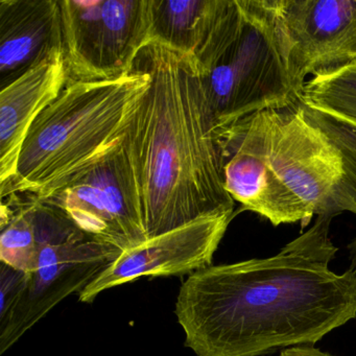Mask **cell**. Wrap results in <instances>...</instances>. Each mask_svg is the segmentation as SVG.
<instances>
[{"mask_svg": "<svg viewBox=\"0 0 356 356\" xmlns=\"http://www.w3.org/2000/svg\"><path fill=\"white\" fill-rule=\"evenodd\" d=\"M195 58L218 130L300 99L274 0H226Z\"/></svg>", "mask_w": 356, "mask_h": 356, "instance_id": "obj_4", "label": "cell"}, {"mask_svg": "<svg viewBox=\"0 0 356 356\" xmlns=\"http://www.w3.org/2000/svg\"><path fill=\"white\" fill-rule=\"evenodd\" d=\"M280 356H335L314 347H295L283 350Z\"/></svg>", "mask_w": 356, "mask_h": 356, "instance_id": "obj_16", "label": "cell"}, {"mask_svg": "<svg viewBox=\"0 0 356 356\" xmlns=\"http://www.w3.org/2000/svg\"><path fill=\"white\" fill-rule=\"evenodd\" d=\"M134 67L149 76L122 145L147 239L202 218L234 213L225 189L218 129L193 56L157 41Z\"/></svg>", "mask_w": 356, "mask_h": 356, "instance_id": "obj_2", "label": "cell"}, {"mask_svg": "<svg viewBox=\"0 0 356 356\" xmlns=\"http://www.w3.org/2000/svg\"><path fill=\"white\" fill-rule=\"evenodd\" d=\"M289 70L302 92L308 76L356 63V0H274Z\"/></svg>", "mask_w": 356, "mask_h": 356, "instance_id": "obj_9", "label": "cell"}, {"mask_svg": "<svg viewBox=\"0 0 356 356\" xmlns=\"http://www.w3.org/2000/svg\"><path fill=\"white\" fill-rule=\"evenodd\" d=\"M225 189L274 226L356 216V129L299 99L218 130Z\"/></svg>", "mask_w": 356, "mask_h": 356, "instance_id": "obj_3", "label": "cell"}, {"mask_svg": "<svg viewBox=\"0 0 356 356\" xmlns=\"http://www.w3.org/2000/svg\"><path fill=\"white\" fill-rule=\"evenodd\" d=\"M332 218L318 216L272 257L193 273L175 309L186 347L197 356L266 355L314 347L355 318L356 270L329 268Z\"/></svg>", "mask_w": 356, "mask_h": 356, "instance_id": "obj_1", "label": "cell"}, {"mask_svg": "<svg viewBox=\"0 0 356 356\" xmlns=\"http://www.w3.org/2000/svg\"><path fill=\"white\" fill-rule=\"evenodd\" d=\"M0 276V316H3L11 307L17 297L20 286L24 283L26 273L11 268L1 262Z\"/></svg>", "mask_w": 356, "mask_h": 356, "instance_id": "obj_15", "label": "cell"}, {"mask_svg": "<svg viewBox=\"0 0 356 356\" xmlns=\"http://www.w3.org/2000/svg\"><path fill=\"white\" fill-rule=\"evenodd\" d=\"M62 47L59 0H0V86Z\"/></svg>", "mask_w": 356, "mask_h": 356, "instance_id": "obj_12", "label": "cell"}, {"mask_svg": "<svg viewBox=\"0 0 356 356\" xmlns=\"http://www.w3.org/2000/svg\"><path fill=\"white\" fill-rule=\"evenodd\" d=\"M149 87L138 67L113 80L68 81L29 130L15 180L1 197L38 193L109 149L124 137Z\"/></svg>", "mask_w": 356, "mask_h": 356, "instance_id": "obj_5", "label": "cell"}, {"mask_svg": "<svg viewBox=\"0 0 356 356\" xmlns=\"http://www.w3.org/2000/svg\"><path fill=\"white\" fill-rule=\"evenodd\" d=\"M122 139L35 195L85 234L124 252L147 237Z\"/></svg>", "mask_w": 356, "mask_h": 356, "instance_id": "obj_6", "label": "cell"}, {"mask_svg": "<svg viewBox=\"0 0 356 356\" xmlns=\"http://www.w3.org/2000/svg\"><path fill=\"white\" fill-rule=\"evenodd\" d=\"M122 253V250L97 241L80 229L43 245L15 301L0 316V354L62 300L76 291L80 293Z\"/></svg>", "mask_w": 356, "mask_h": 356, "instance_id": "obj_8", "label": "cell"}, {"mask_svg": "<svg viewBox=\"0 0 356 356\" xmlns=\"http://www.w3.org/2000/svg\"><path fill=\"white\" fill-rule=\"evenodd\" d=\"M233 216L202 218L122 252L80 293L84 303L106 289L143 276H181L211 266Z\"/></svg>", "mask_w": 356, "mask_h": 356, "instance_id": "obj_10", "label": "cell"}, {"mask_svg": "<svg viewBox=\"0 0 356 356\" xmlns=\"http://www.w3.org/2000/svg\"><path fill=\"white\" fill-rule=\"evenodd\" d=\"M348 251H349V259L350 262H351L350 268L356 270V238L353 239V241L348 245Z\"/></svg>", "mask_w": 356, "mask_h": 356, "instance_id": "obj_17", "label": "cell"}, {"mask_svg": "<svg viewBox=\"0 0 356 356\" xmlns=\"http://www.w3.org/2000/svg\"><path fill=\"white\" fill-rule=\"evenodd\" d=\"M62 49L70 82L132 72L149 41V0H62Z\"/></svg>", "mask_w": 356, "mask_h": 356, "instance_id": "obj_7", "label": "cell"}, {"mask_svg": "<svg viewBox=\"0 0 356 356\" xmlns=\"http://www.w3.org/2000/svg\"><path fill=\"white\" fill-rule=\"evenodd\" d=\"M300 99L356 129V63L309 79Z\"/></svg>", "mask_w": 356, "mask_h": 356, "instance_id": "obj_14", "label": "cell"}, {"mask_svg": "<svg viewBox=\"0 0 356 356\" xmlns=\"http://www.w3.org/2000/svg\"><path fill=\"white\" fill-rule=\"evenodd\" d=\"M62 47L0 90V193L15 180L24 139L41 112L68 83Z\"/></svg>", "mask_w": 356, "mask_h": 356, "instance_id": "obj_11", "label": "cell"}, {"mask_svg": "<svg viewBox=\"0 0 356 356\" xmlns=\"http://www.w3.org/2000/svg\"><path fill=\"white\" fill-rule=\"evenodd\" d=\"M226 0H149V41L195 57Z\"/></svg>", "mask_w": 356, "mask_h": 356, "instance_id": "obj_13", "label": "cell"}]
</instances>
